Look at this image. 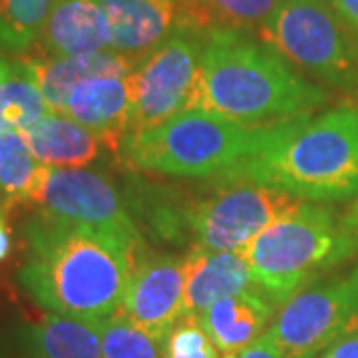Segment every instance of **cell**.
Returning <instances> with one entry per match:
<instances>
[{"mask_svg":"<svg viewBox=\"0 0 358 358\" xmlns=\"http://www.w3.org/2000/svg\"><path fill=\"white\" fill-rule=\"evenodd\" d=\"M329 102L327 88L301 76L267 44L243 30H211L185 110L273 126L313 115Z\"/></svg>","mask_w":358,"mask_h":358,"instance_id":"7a4b0ae2","label":"cell"},{"mask_svg":"<svg viewBox=\"0 0 358 358\" xmlns=\"http://www.w3.org/2000/svg\"><path fill=\"white\" fill-rule=\"evenodd\" d=\"M102 322L44 315L22 331L30 358H102Z\"/></svg>","mask_w":358,"mask_h":358,"instance_id":"d6986e66","label":"cell"},{"mask_svg":"<svg viewBox=\"0 0 358 358\" xmlns=\"http://www.w3.org/2000/svg\"><path fill=\"white\" fill-rule=\"evenodd\" d=\"M223 358H285L282 352L279 350V346L275 345V341L265 333L261 338H257L253 345H249L245 350L237 352V355H231V357Z\"/></svg>","mask_w":358,"mask_h":358,"instance_id":"4316f807","label":"cell"},{"mask_svg":"<svg viewBox=\"0 0 358 358\" xmlns=\"http://www.w3.org/2000/svg\"><path fill=\"white\" fill-rule=\"evenodd\" d=\"M239 179L275 187L308 203L358 197V106L343 102L319 115L294 120L281 140L227 181Z\"/></svg>","mask_w":358,"mask_h":358,"instance_id":"3957f363","label":"cell"},{"mask_svg":"<svg viewBox=\"0 0 358 358\" xmlns=\"http://www.w3.org/2000/svg\"><path fill=\"white\" fill-rule=\"evenodd\" d=\"M0 358H4V355H2V348H0Z\"/></svg>","mask_w":358,"mask_h":358,"instance_id":"1f68e13d","label":"cell"},{"mask_svg":"<svg viewBox=\"0 0 358 358\" xmlns=\"http://www.w3.org/2000/svg\"><path fill=\"white\" fill-rule=\"evenodd\" d=\"M281 0H178V28L197 34L263 24Z\"/></svg>","mask_w":358,"mask_h":358,"instance_id":"ffe728a7","label":"cell"},{"mask_svg":"<svg viewBox=\"0 0 358 358\" xmlns=\"http://www.w3.org/2000/svg\"><path fill=\"white\" fill-rule=\"evenodd\" d=\"M277 307L259 291L221 299L199 317L221 355H237L261 338Z\"/></svg>","mask_w":358,"mask_h":358,"instance_id":"ac0fdd59","label":"cell"},{"mask_svg":"<svg viewBox=\"0 0 358 358\" xmlns=\"http://www.w3.org/2000/svg\"><path fill=\"white\" fill-rule=\"evenodd\" d=\"M24 241L18 281L38 307L86 322H103L120 313L138 255L40 213L28 219Z\"/></svg>","mask_w":358,"mask_h":358,"instance_id":"6da1fadb","label":"cell"},{"mask_svg":"<svg viewBox=\"0 0 358 358\" xmlns=\"http://www.w3.org/2000/svg\"><path fill=\"white\" fill-rule=\"evenodd\" d=\"M13 251V235H10V229L6 227L4 219L0 221V263H4L8 255Z\"/></svg>","mask_w":358,"mask_h":358,"instance_id":"f546056e","label":"cell"},{"mask_svg":"<svg viewBox=\"0 0 358 358\" xmlns=\"http://www.w3.org/2000/svg\"><path fill=\"white\" fill-rule=\"evenodd\" d=\"M257 36L322 88L358 96V36L329 0H281Z\"/></svg>","mask_w":358,"mask_h":358,"instance_id":"8992f818","label":"cell"},{"mask_svg":"<svg viewBox=\"0 0 358 358\" xmlns=\"http://www.w3.org/2000/svg\"><path fill=\"white\" fill-rule=\"evenodd\" d=\"M2 219H4V217H2V209H0V221H2Z\"/></svg>","mask_w":358,"mask_h":358,"instance_id":"4dcf8cb0","label":"cell"},{"mask_svg":"<svg viewBox=\"0 0 358 358\" xmlns=\"http://www.w3.org/2000/svg\"><path fill=\"white\" fill-rule=\"evenodd\" d=\"M164 358H221L201 320L181 317L164 341Z\"/></svg>","mask_w":358,"mask_h":358,"instance_id":"d4e9b609","label":"cell"},{"mask_svg":"<svg viewBox=\"0 0 358 358\" xmlns=\"http://www.w3.org/2000/svg\"><path fill=\"white\" fill-rule=\"evenodd\" d=\"M50 112L26 66L0 58V131H20Z\"/></svg>","mask_w":358,"mask_h":358,"instance_id":"44dd1931","label":"cell"},{"mask_svg":"<svg viewBox=\"0 0 358 358\" xmlns=\"http://www.w3.org/2000/svg\"><path fill=\"white\" fill-rule=\"evenodd\" d=\"M299 199L255 181H219L189 201L185 225L193 247L207 251H245L271 221Z\"/></svg>","mask_w":358,"mask_h":358,"instance_id":"9c48e42d","label":"cell"},{"mask_svg":"<svg viewBox=\"0 0 358 358\" xmlns=\"http://www.w3.org/2000/svg\"><path fill=\"white\" fill-rule=\"evenodd\" d=\"M106 50H112V32L96 0H54L38 42L28 54L68 58Z\"/></svg>","mask_w":358,"mask_h":358,"instance_id":"7c38bea8","label":"cell"},{"mask_svg":"<svg viewBox=\"0 0 358 358\" xmlns=\"http://www.w3.org/2000/svg\"><path fill=\"white\" fill-rule=\"evenodd\" d=\"M268 336L285 358H319L358 333V263L310 282L279 308Z\"/></svg>","mask_w":358,"mask_h":358,"instance_id":"ba28073f","label":"cell"},{"mask_svg":"<svg viewBox=\"0 0 358 358\" xmlns=\"http://www.w3.org/2000/svg\"><path fill=\"white\" fill-rule=\"evenodd\" d=\"M185 291V257L141 253L131 268L120 313L136 327L166 341L181 319Z\"/></svg>","mask_w":358,"mask_h":358,"instance_id":"8fae6325","label":"cell"},{"mask_svg":"<svg viewBox=\"0 0 358 358\" xmlns=\"http://www.w3.org/2000/svg\"><path fill=\"white\" fill-rule=\"evenodd\" d=\"M112 32V50L141 62L178 28V0H96Z\"/></svg>","mask_w":358,"mask_h":358,"instance_id":"9a60e30c","label":"cell"},{"mask_svg":"<svg viewBox=\"0 0 358 358\" xmlns=\"http://www.w3.org/2000/svg\"><path fill=\"white\" fill-rule=\"evenodd\" d=\"M293 122L245 126L221 115L183 110L157 128L128 136L117 155L134 171L217 183L277 143Z\"/></svg>","mask_w":358,"mask_h":358,"instance_id":"277c9868","label":"cell"},{"mask_svg":"<svg viewBox=\"0 0 358 358\" xmlns=\"http://www.w3.org/2000/svg\"><path fill=\"white\" fill-rule=\"evenodd\" d=\"M44 96V102L54 114H64L68 96L78 84L90 78L128 76L140 64L138 60L115 50L98 52L90 56L42 58L24 54L18 58Z\"/></svg>","mask_w":358,"mask_h":358,"instance_id":"2e32d148","label":"cell"},{"mask_svg":"<svg viewBox=\"0 0 358 358\" xmlns=\"http://www.w3.org/2000/svg\"><path fill=\"white\" fill-rule=\"evenodd\" d=\"M40 167L20 131H0V201L4 207L26 205Z\"/></svg>","mask_w":358,"mask_h":358,"instance_id":"7402d4cb","label":"cell"},{"mask_svg":"<svg viewBox=\"0 0 358 358\" xmlns=\"http://www.w3.org/2000/svg\"><path fill=\"white\" fill-rule=\"evenodd\" d=\"M255 289L251 267L243 251H207L201 247H192V251L185 255L181 317L199 319L221 299Z\"/></svg>","mask_w":358,"mask_h":358,"instance_id":"4fadbf2b","label":"cell"},{"mask_svg":"<svg viewBox=\"0 0 358 358\" xmlns=\"http://www.w3.org/2000/svg\"><path fill=\"white\" fill-rule=\"evenodd\" d=\"M0 58H2V54H0Z\"/></svg>","mask_w":358,"mask_h":358,"instance_id":"d6a6232c","label":"cell"},{"mask_svg":"<svg viewBox=\"0 0 358 358\" xmlns=\"http://www.w3.org/2000/svg\"><path fill=\"white\" fill-rule=\"evenodd\" d=\"M54 0H0V50L24 56L38 42Z\"/></svg>","mask_w":358,"mask_h":358,"instance_id":"603a6c76","label":"cell"},{"mask_svg":"<svg viewBox=\"0 0 358 358\" xmlns=\"http://www.w3.org/2000/svg\"><path fill=\"white\" fill-rule=\"evenodd\" d=\"M259 293L277 308L329 271L355 259L333 207L296 201L243 251Z\"/></svg>","mask_w":358,"mask_h":358,"instance_id":"5b68a950","label":"cell"},{"mask_svg":"<svg viewBox=\"0 0 358 358\" xmlns=\"http://www.w3.org/2000/svg\"><path fill=\"white\" fill-rule=\"evenodd\" d=\"M345 24L358 36V0H329Z\"/></svg>","mask_w":358,"mask_h":358,"instance_id":"83f0119b","label":"cell"},{"mask_svg":"<svg viewBox=\"0 0 358 358\" xmlns=\"http://www.w3.org/2000/svg\"><path fill=\"white\" fill-rule=\"evenodd\" d=\"M20 134L38 164L58 169H84L110 152L98 134L64 114L48 112Z\"/></svg>","mask_w":358,"mask_h":358,"instance_id":"e0dca14e","label":"cell"},{"mask_svg":"<svg viewBox=\"0 0 358 358\" xmlns=\"http://www.w3.org/2000/svg\"><path fill=\"white\" fill-rule=\"evenodd\" d=\"M28 205L58 223L98 233L140 257L145 241L129 213L126 195L108 176L94 169H58L42 166Z\"/></svg>","mask_w":358,"mask_h":358,"instance_id":"52a82bcc","label":"cell"},{"mask_svg":"<svg viewBox=\"0 0 358 358\" xmlns=\"http://www.w3.org/2000/svg\"><path fill=\"white\" fill-rule=\"evenodd\" d=\"M203 40V34L176 28L166 42L136 66L129 74V136L157 128L185 110L199 72Z\"/></svg>","mask_w":358,"mask_h":358,"instance_id":"30bf717a","label":"cell"},{"mask_svg":"<svg viewBox=\"0 0 358 358\" xmlns=\"http://www.w3.org/2000/svg\"><path fill=\"white\" fill-rule=\"evenodd\" d=\"M64 115L98 134L110 152L117 154L131 124L129 74L90 78L78 84L68 96Z\"/></svg>","mask_w":358,"mask_h":358,"instance_id":"5bb4252c","label":"cell"},{"mask_svg":"<svg viewBox=\"0 0 358 358\" xmlns=\"http://www.w3.org/2000/svg\"><path fill=\"white\" fill-rule=\"evenodd\" d=\"M338 227L352 251V257H358V197L338 215Z\"/></svg>","mask_w":358,"mask_h":358,"instance_id":"484cf974","label":"cell"},{"mask_svg":"<svg viewBox=\"0 0 358 358\" xmlns=\"http://www.w3.org/2000/svg\"><path fill=\"white\" fill-rule=\"evenodd\" d=\"M319 358H358V333L333 345Z\"/></svg>","mask_w":358,"mask_h":358,"instance_id":"f1b7e54d","label":"cell"},{"mask_svg":"<svg viewBox=\"0 0 358 358\" xmlns=\"http://www.w3.org/2000/svg\"><path fill=\"white\" fill-rule=\"evenodd\" d=\"M100 336L102 358H164V341L141 331L122 313L103 320Z\"/></svg>","mask_w":358,"mask_h":358,"instance_id":"cb8c5ba5","label":"cell"}]
</instances>
